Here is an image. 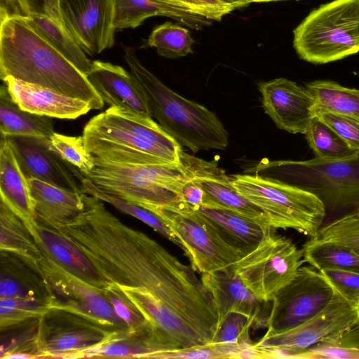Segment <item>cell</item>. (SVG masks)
Instances as JSON below:
<instances>
[{
	"instance_id": "1",
	"label": "cell",
	"mask_w": 359,
	"mask_h": 359,
	"mask_svg": "<svg viewBox=\"0 0 359 359\" xmlns=\"http://www.w3.org/2000/svg\"><path fill=\"white\" fill-rule=\"evenodd\" d=\"M83 210L57 231L118 288L147 323L156 351L209 342L217 314L211 294L191 265L146 233L123 223L97 197L83 194Z\"/></svg>"
},
{
	"instance_id": "2",
	"label": "cell",
	"mask_w": 359,
	"mask_h": 359,
	"mask_svg": "<svg viewBox=\"0 0 359 359\" xmlns=\"http://www.w3.org/2000/svg\"><path fill=\"white\" fill-rule=\"evenodd\" d=\"M0 77L48 88L100 109L104 101L87 76L30 26L23 17L1 19Z\"/></svg>"
},
{
	"instance_id": "3",
	"label": "cell",
	"mask_w": 359,
	"mask_h": 359,
	"mask_svg": "<svg viewBox=\"0 0 359 359\" xmlns=\"http://www.w3.org/2000/svg\"><path fill=\"white\" fill-rule=\"evenodd\" d=\"M86 149L102 161L122 165L181 163L182 146L152 118L115 107L91 118L83 130Z\"/></svg>"
},
{
	"instance_id": "4",
	"label": "cell",
	"mask_w": 359,
	"mask_h": 359,
	"mask_svg": "<svg viewBox=\"0 0 359 359\" xmlns=\"http://www.w3.org/2000/svg\"><path fill=\"white\" fill-rule=\"evenodd\" d=\"M123 58L145 93L152 118L181 146L193 153L227 147L229 133L213 111L166 86L142 64L133 48H124Z\"/></svg>"
},
{
	"instance_id": "5",
	"label": "cell",
	"mask_w": 359,
	"mask_h": 359,
	"mask_svg": "<svg viewBox=\"0 0 359 359\" xmlns=\"http://www.w3.org/2000/svg\"><path fill=\"white\" fill-rule=\"evenodd\" d=\"M255 174L297 187L317 196L326 212L359 208V153L340 160L317 157L306 161L262 163Z\"/></svg>"
},
{
	"instance_id": "6",
	"label": "cell",
	"mask_w": 359,
	"mask_h": 359,
	"mask_svg": "<svg viewBox=\"0 0 359 359\" xmlns=\"http://www.w3.org/2000/svg\"><path fill=\"white\" fill-rule=\"evenodd\" d=\"M95 166L83 175L102 191L154 214L179 205L181 192L190 177L182 163L149 165H122L95 158Z\"/></svg>"
},
{
	"instance_id": "7",
	"label": "cell",
	"mask_w": 359,
	"mask_h": 359,
	"mask_svg": "<svg viewBox=\"0 0 359 359\" xmlns=\"http://www.w3.org/2000/svg\"><path fill=\"white\" fill-rule=\"evenodd\" d=\"M298 56L326 64L359 52V0H333L320 5L293 31Z\"/></svg>"
},
{
	"instance_id": "8",
	"label": "cell",
	"mask_w": 359,
	"mask_h": 359,
	"mask_svg": "<svg viewBox=\"0 0 359 359\" xmlns=\"http://www.w3.org/2000/svg\"><path fill=\"white\" fill-rule=\"evenodd\" d=\"M239 194L257 205L275 229H292L317 237L327 216L321 201L309 191L259 175H231Z\"/></svg>"
},
{
	"instance_id": "9",
	"label": "cell",
	"mask_w": 359,
	"mask_h": 359,
	"mask_svg": "<svg viewBox=\"0 0 359 359\" xmlns=\"http://www.w3.org/2000/svg\"><path fill=\"white\" fill-rule=\"evenodd\" d=\"M154 214L178 238L191 266L201 273L228 269L247 252L184 201Z\"/></svg>"
},
{
	"instance_id": "10",
	"label": "cell",
	"mask_w": 359,
	"mask_h": 359,
	"mask_svg": "<svg viewBox=\"0 0 359 359\" xmlns=\"http://www.w3.org/2000/svg\"><path fill=\"white\" fill-rule=\"evenodd\" d=\"M303 250L269 227L261 241L232 266L243 283L259 299L271 302L305 262Z\"/></svg>"
},
{
	"instance_id": "11",
	"label": "cell",
	"mask_w": 359,
	"mask_h": 359,
	"mask_svg": "<svg viewBox=\"0 0 359 359\" xmlns=\"http://www.w3.org/2000/svg\"><path fill=\"white\" fill-rule=\"evenodd\" d=\"M118 329L62 309H50L39 318L40 358H84Z\"/></svg>"
},
{
	"instance_id": "12",
	"label": "cell",
	"mask_w": 359,
	"mask_h": 359,
	"mask_svg": "<svg viewBox=\"0 0 359 359\" xmlns=\"http://www.w3.org/2000/svg\"><path fill=\"white\" fill-rule=\"evenodd\" d=\"M43 255L37 271L48 287L50 309L72 312L111 328L126 327L103 292L69 272L43 253Z\"/></svg>"
},
{
	"instance_id": "13",
	"label": "cell",
	"mask_w": 359,
	"mask_h": 359,
	"mask_svg": "<svg viewBox=\"0 0 359 359\" xmlns=\"http://www.w3.org/2000/svg\"><path fill=\"white\" fill-rule=\"evenodd\" d=\"M335 290L318 270L300 267L294 278L271 302L268 329L284 331L311 319L331 301Z\"/></svg>"
},
{
	"instance_id": "14",
	"label": "cell",
	"mask_w": 359,
	"mask_h": 359,
	"mask_svg": "<svg viewBox=\"0 0 359 359\" xmlns=\"http://www.w3.org/2000/svg\"><path fill=\"white\" fill-rule=\"evenodd\" d=\"M357 323L353 303L337 291L330 303L317 315L302 324L284 331L267 330L259 341V347H284L302 353L323 339L344 331Z\"/></svg>"
},
{
	"instance_id": "15",
	"label": "cell",
	"mask_w": 359,
	"mask_h": 359,
	"mask_svg": "<svg viewBox=\"0 0 359 359\" xmlns=\"http://www.w3.org/2000/svg\"><path fill=\"white\" fill-rule=\"evenodd\" d=\"M115 0H60L65 28L83 51L93 55L114 44Z\"/></svg>"
},
{
	"instance_id": "16",
	"label": "cell",
	"mask_w": 359,
	"mask_h": 359,
	"mask_svg": "<svg viewBox=\"0 0 359 359\" xmlns=\"http://www.w3.org/2000/svg\"><path fill=\"white\" fill-rule=\"evenodd\" d=\"M6 137V136H5ZM27 179L34 178L76 192H81L76 178L80 172L63 161L50 139L36 136L6 137Z\"/></svg>"
},
{
	"instance_id": "17",
	"label": "cell",
	"mask_w": 359,
	"mask_h": 359,
	"mask_svg": "<svg viewBox=\"0 0 359 359\" xmlns=\"http://www.w3.org/2000/svg\"><path fill=\"white\" fill-rule=\"evenodd\" d=\"M201 280L212 295L217 314V327L230 313L248 317L253 330L268 327L271 302L258 299L243 283L232 266L201 273Z\"/></svg>"
},
{
	"instance_id": "18",
	"label": "cell",
	"mask_w": 359,
	"mask_h": 359,
	"mask_svg": "<svg viewBox=\"0 0 359 359\" xmlns=\"http://www.w3.org/2000/svg\"><path fill=\"white\" fill-rule=\"evenodd\" d=\"M259 90L264 111L276 126L290 133L305 134L315 116V101L306 88L278 78L262 82Z\"/></svg>"
},
{
	"instance_id": "19",
	"label": "cell",
	"mask_w": 359,
	"mask_h": 359,
	"mask_svg": "<svg viewBox=\"0 0 359 359\" xmlns=\"http://www.w3.org/2000/svg\"><path fill=\"white\" fill-rule=\"evenodd\" d=\"M181 162L190 178L216 203L235 210L262 224L269 226L261 209L238 192L232 184V178L219 168L217 162L205 161L181 152Z\"/></svg>"
},
{
	"instance_id": "20",
	"label": "cell",
	"mask_w": 359,
	"mask_h": 359,
	"mask_svg": "<svg viewBox=\"0 0 359 359\" xmlns=\"http://www.w3.org/2000/svg\"><path fill=\"white\" fill-rule=\"evenodd\" d=\"M87 77L110 107L152 118L145 93L131 72L119 65L94 60Z\"/></svg>"
},
{
	"instance_id": "21",
	"label": "cell",
	"mask_w": 359,
	"mask_h": 359,
	"mask_svg": "<svg viewBox=\"0 0 359 359\" xmlns=\"http://www.w3.org/2000/svg\"><path fill=\"white\" fill-rule=\"evenodd\" d=\"M25 224L41 252L57 264L103 292L110 285L88 258L57 230L44 226L37 219Z\"/></svg>"
},
{
	"instance_id": "22",
	"label": "cell",
	"mask_w": 359,
	"mask_h": 359,
	"mask_svg": "<svg viewBox=\"0 0 359 359\" xmlns=\"http://www.w3.org/2000/svg\"><path fill=\"white\" fill-rule=\"evenodd\" d=\"M13 100L29 112L51 118L74 119L93 109L87 101L12 77L2 80Z\"/></svg>"
},
{
	"instance_id": "23",
	"label": "cell",
	"mask_w": 359,
	"mask_h": 359,
	"mask_svg": "<svg viewBox=\"0 0 359 359\" xmlns=\"http://www.w3.org/2000/svg\"><path fill=\"white\" fill-rule=\"evenodd\" d=\"M37 220L57 230L77 218L83 210V193L28 179Z\"/></svg>"
},
{
	"instance_id": "24",
	"label": "cell",
	"mask_w": 359,
	"mask_h": 359,
	"mask_svg": "<svg viewBox=\"0 0 359 359\" xmlns=\"http://www.w3.org/2000/svg\"><path fill=\"white\" fill-rule=\"evenodd\" d=\"M0 195L4 202L27 224L36 219L28 179L17 161L9 141L1 136Z\"/></svg>"
},
{
	"instance_id": "25",
	"label": "cell",
	"mask_w": 359,
	"mask_h": 359,
	"mask_svg": "<svg viewBox=\"0 0 359 359\" xmlns=\"http://www.w3.org/2000/svg\"><path fill=\"white\" fill-rule=\"evenodd\" d=\"M154 16L171 18L192 29L199 30L212 21L176 8L159 0H115V29H134Z\"/></svg>"
},
{
	"instance_id": "26",
	"label": "cell",
	"mask_w": 359,
	"mask_h": 359,
	"mask_svg": "<svg viewBox=\"0 0 359 359\" xmlns=\"http://www.w3.org/2000/svg\"><path fill=\"white\" fill-rule=\"evenodd\" d=\"M0 299H27L48 304L50 297L39 271L18 257L1 250Z\"/></svg>"
},
{
	"instance_id": "27",
	"label": "cell",
	"mask_w": 359,
	"mask_h": 359,
	"mask_svg": "<svg viewBox=\"0 0 359 359\" xmlns=\"http://www.w3.org/2000/svg\"><path fill=\"white\" fill-rule=\"evenodd\" d=\"M194 208L212 221L232 242L247 251L256 246L271 227L212 200Z\"/></svg>"
},
{
	"instance_id": "28",
	"label": "cell",
	"mask_w": 359,
	"mask_h": 359,
	"mask_svg": "<svg viewBox=\"0 0 359 359\" xmlns=\"http://www.w3.org/2000/svg\"><path fill=\"white\" fill-rule=\"evenodd\" d=\"M0 130L3 136H36L50 139L55 133L51 117L21 109L13 100L6 86L0 90Z\"/></svg>"
},
{
	"instance_id": "29",
	"label": "cell",
	"mask_w": 359,
	"mask_h": 359,
	"mask_svg": "<svg viewBox=\"0 0 359 359\" xmlns=\"http://www.w3.org/2000/svg\"><path fill=\"white\" fill-rule=\"evenodd\" d=\"M0 249L18 257L36 271L43 257L22 220L1 200Z\"/></svg>"
},
{
	"instance_id": "30",
	"label": "cell",
	"mask_w": 359,
	"mask_h": 359,
	"mask_svg": "<svg viewBox=\"0 0 359 359\" xmlns=\"http://www.w3.org/2000/svg\"><path fill=\"white\" fill-rule=\"evenodd\" d=\"M23 18L40 35L87 76L93 61L86 56L65 28L46 15H36Z\"/></svg>"
},
{
	"instance_id": "31",
	"label": "cell",
	"mask_w": 359,
	"mask_h": 359,
	"mask_svg": "<svg viewBox=\"0 0 359 359\" xmlns=\"http://www.w3.org/2000/svg\"><path fill=\"white\" fill-rule=\"evenodd\" d=\"M305 88L316 107L359 119V90L327 80L311 81Z\"/></svg>"
},
{
	"instance_id": "32",
	"label": "cell",
	"mask_w": 359,
	"mask_h": 359,
	"mask_svg": "<svg viewBox=\"0 0 359 359\" xmlns=\"http://www.w3.org/2000/svg\"><path fill=\"white\" fill-rule=\"evenodd\" d=\"M303 258L318 271L330 269L359 271V255L348 248L315 237L302 248Z\"/></svg>"
},
{
	"instance_id": "33",
	"label": "cell",
	"mask_w": 359,
	"mask_h": 359,
	"mask_svg": "<svg viewBox=\"0 0 359 359\" xmlns=\"http://www.w3.org/2000/svg\"><path fill=\"white\" fill-rule=\"evenodd\" d=\"M305 135L310 148L317 158L340 160L358 154L316 116L311 121Z\"/></svg>"
},
{
	"instance_id": "34",
	"label": "cell",
	"mask_w": 359,
	"mask_h": 359,
	"mask_svg": "<svg viewBox=\"0 0 359 359\" xmlns=\"http://www.w3.org/2000/svg\"><path fill=\"white\" fill-rule=\"evenodd\" d=\"M80 183L82 193L97 197L104 202L109 203L121 212L141 220L183 250V247L178 238L153 212L102 191L93 182L83 176L80 180Z\"/></svg>"
},
{
	"instance_id": "35",
	"label": "cell",
	"mask_w": 359,
	"mask_h": 359,
	"mask_svg": "<svg viewBox=\"0 0 359 359\" xmlns=\"http://www.w3.org/2000/svg\"><path fill=\"white\" fill-rule=\"evenodd\" d=\"M194 42L187 29L166 22L154 28L148 38L147 46L155 48L162 57L175 59L191 53Z\"/></svg>"
},
{
	"instance_id": "36",
	"label": "cell",
	"mask_w": 359,
	"mask_h": 359,
	"mask_svg": "<svg viewBox=\"0 0 359 359\" xmlns=\"http://www.w3.org/2000/svg\"><path fill=\"white\" fill-rule=\"evenodd\" d=\"M302 358H359V325L323 339L307 349Z\"/></svg>"
},
{
	"instance_id": "37",
	"label": "cell",
	"mask_w": 359,
	"mask_h": 359,
	"mask_svg": "<svg viewBox=\"0 0 359 359\" xmlns=\"http://www.w3.org/2000/svg\"><path fill=\"white\" fill-rule=\"evenodd\" d=\"M50 141L59 156L83 175L94 169L95 157L86 149L83 136H69L55 132Z\"/></svg>"
},
{
	"instance_id": "38",
	"label": "cell",
	"mask_w": 359,
	"mask_h": 359,
	"mask_svg": "<svg viewBox=\"0 0 359 359\" xmlns=\"http://www.w3.org/2000/svg\"><path fill=\"white\" fill-rule=\"evenodd\" d=\"M50 309L44 303L21 299H0V327L6 330L40 318Z\"/></svg>"
},
{
	"instance_id": "39",
	"label": "cell",
	"mask_w": 359,
	"mask_h": 359,
	"mask_svg": "<svg viewBox=\"0 0 359 359\" xmlns=\"http://www.w3.org/2000/svg\"><path fill=\"white\" fill-rule=\"evenodd\" d=\"M0 6L1 19L42 15L48 16L65 28L60 9V0H1Z\"/></svg>"
},
{
	"instance_id": "40",
	"label": "cell",
	"mask_w": 359,
	"mask_h": 359,
	"mask_svg": "<svg viewBox=\"0 0 359 359\" xmlns=\"http://www.w3.org/2000/svg\"><path fill=\"white\" fill-rule=\"evenodd\" d=\"M104 294L116 316L126 324L128 332L144 338L147 343L149 330L147 323L141 313L111 284L105 290Z\"/></svg>"
},
{
	"instance_id": "41",
	"label": "cell",
	"mask_w": 359,
	"mask_h": 359,
	"mask_svg": "<svg viewBox=\"0 0 359 359\" xmlns=\"http://www.w3.org/2000/svg\"><path fill=\"white\" fill-rule=\"evenodd\" d=\"M250 346V345H249ZM248 346L210 342L184 348L154 353L151 358L158 359H212L236 358V355Z\"/></svg>"
},
{
	"instance_id": "42",
	"label": "cell",
	"mask_w": 359,
	"mask_h": 359,
	"mask_svg": "<svg viewBox=\"0 0 359 359\" xmlns=\"http://www.w3.org/2000/svg\"><path fill=\"white\" fill-rule=\"evenodd\" d=\"M350 248L359 255V216L352 212L322 226L318 236Z\"/></svg>"
},
{
	"instance_id": "43",
	"label": "cell",
	"mask_w": 359,
	"mask_h": 359,
	"mask_svg": "<svg viewBox=\"0 0 359 359\" xmlns=\"http://www.w3.org/2000/svg\"><path fill=\"white\" fill-rule=\"evenodd\" d=\"M252 323L248 317L230 313L217 327L211 342L241 346L252 344L250 336Z\"/></svg>"
},
{
	"instance_id": "44",
	"label": "cell",
	"mask_w": 359,
	"mask_h": 359,
	"mask_svg": "<svg viewBox=\"0 0 359 359\" xmlns=\"http://www.w3.org/2000/svg\"><path fill=\"white\" fill-rule=\"evenodd\" d=\"M315 116L331 128L351 149L359 153V119L316 106Z\"/></svg>"
},
{
	"instance_id": "45",
	"label": "cell",
	"mask_w": 359,
	"mask_h": 359,
	"mask_svg": "<svg viewBox=\"0 0 359 359\" xmlns=\"http://www.w3.org/2000/svg\"><path fill=\"white\" fill-rule=\"evenodd\" d=\"M159 1L212 21H220L223 17L235 10L233 7L220 0Z\"/></svg>"
},
{
	"instance_id": "46",
	"label": "cell",
	"mask_w": 359,
	"mask_h": 359,
	"mask_svg": "<svg viewBox=\"0 0 359 359\" xmlns=\"http://www.w3.org/2000/svg\"><path fill=\"white\" fill-rule=\"evenodd\" d=\"M335 291L352 303L359 298V271L330 269L319 271Z\"/></svg>"
},
{
	"instance_id": "47",
	"label": "cell",
	"mask_w": 359,
	"mask_h": 359,
	"mask_svg": "<svg viewBox=\"0 0 359 359\" xmlns=\"http://www.w3.org/2000/svg\"><path fill=\"white\" fill-rule=\"evenodd\" d=\"M181 197L194 208L202 206L210 201V198L202 188L191 178L184 183L182 189Z\"/></svg>"
},
{
	"instance_id": "48",
	"label": "cell",
	"mask_w": 359,
	"mask_h": 359,
	"mask_svg": "<svg viewBox=\"0 0 359 359\" xmlns=\"http://www.w3.org/2000/svg\"><path fill=\"white\" fill-rule=\"evenodd\" d=\"M220 1L231 6L235 9L243 8V7H245V6H247L248 5H249L246 0H220Z\"/></svg>"
},
{
	"instance_id": "49",
	"label": "cell",
	"mask_w": 359,
	"mask_h": 359,
	"mask_svg": "<svg viewBox=\"0 0 359 359\" xmlns=\"http://www.w3.org/2000/svg\"><path fill=\"white\" fill-rule=\"evenodd\" d=\"M248 4L252 3H264V2H271V1H285V0H246ZM299 1V0H297Z\"/></svg>"
},
{
	"instance_id": "50",
	"label": "cell",
	"mask_w": 359,
	"mask_h": 359,
	"mask_svg": "<svg viewBox=\"0 0 359 359\" xmlns=\"http://www.w3.org/2000/svg\"><path fill=\"white\" fill-rule=\"evenodd\" d=\"M356 314H357V324L359 325V298L354 303Z\"/></svg>"
},
{
	"instance_id": "51",
	"label": "cell",
	"mask_w": 359,
	"mask_h": 359,
	"mask_svg": "<svg viewBox=\"0 0 359 359\" xmlns=\"http://www.w3.org/2000/svg\"><path fill=\"white\" fill-rule=\"evenodd\" d=\"M356 213H357V215L359 216V208H358V210L356 211Z\"/></svg>"
}]
</instances>
